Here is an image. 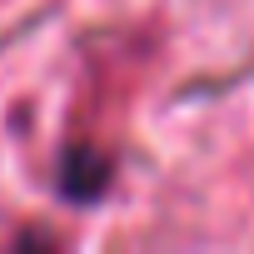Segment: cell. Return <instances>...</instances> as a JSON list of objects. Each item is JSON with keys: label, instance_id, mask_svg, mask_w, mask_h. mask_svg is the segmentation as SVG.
Listing matches in <instances>:
<instances>
[{"label": "cell", "instance_id": "6da1fadb", "mask_svg": "<svg viewBox=\"0 0 254 254\" xmlns=\"http://www.w3.org/2000/svg\"><path fill=\"white\" fill-rule=\"evenodd\" d=\"M105 170H110V165H105L95 150H70V155H65V190L80 194V199H90V194L105 190Z\"/></svg>", "mask_w": 254, "mask_h": 254}]
</instances>
